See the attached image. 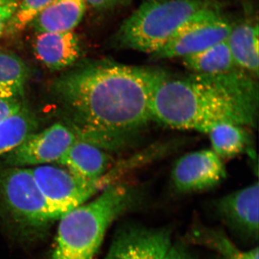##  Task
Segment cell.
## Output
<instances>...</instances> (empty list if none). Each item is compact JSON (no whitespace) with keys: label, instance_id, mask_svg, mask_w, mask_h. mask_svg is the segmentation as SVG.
<instances>
[{"label":"cell","instance_id":"1","mask_svg":"<svg viewBox=\"0 0 259 259\" xmlns=\"http://www.w3.org/2000/svg\"><path fill=\"white\" fill-rule=\"evenodd\" d=\"M153 71L107 59L84 61L53 80L49 93L77 139L117 151L153 121Z\"/></svg>","mask_w":259,"mask_h":259},{"label":"cell","instance_id":"2","mask_svg":"<svg viewBox=\"0 0 259 259\" xmlns=\"http://www.w3.org/2000/svg\"><path fill=\"white\" fill-rule=\"evenodd\" d=\"M255 78L238 67L221 74L187 76L154 69L152 120L171 128L204 134L220 123L255 127L259 103Z\"/></svg>","mask_w":259,"mask_h":259},{"label":"cell","instance_id":"3","mask_svg":"<svg viewBox=\"0 0 259 259\" xmlns=\"http://www.w3.org/2000/svg\"><path fill=\"white\" fill-rule=\"evenodd\" d=\"M133 187L114 183L59 221L49 259H94L107 230L137 199Z\"/></svg>","mask_w":259,"mask_h":259},{"label":"cell","instance_id":"4","mask_svg":"<svg viewBox=\"0 0 259 259\" xmlns=\"http://www.w3.org/2000/svg\"><path fill=\"white\" fill-rule=\"evenodd\" d=\"M224 6L223 0H144L121 24L112 44L151 55L190 20Z\"/></svg>","mask_w":259,"mask_h":259},{"label":"cell","instance_id":"5","mask_svg":"<svg viewBox=\"0 0 259 259\" xmlns=\"http://www.w3.org/2000/svg\"><path fill=\"white\" fill-rule=\"evenodd\" d=\"M66 213L42 194L31 168H0V220L15 233L37 238Z\"/></svg>","mask_w":259,"mask_h":259},{"label":"cell","instance_id":"6","mask_svg":"<svg viewBox=\"0 0 259 259\" xmlns=\"http://www.w3.org/2000/svg\"><path fill=\"white\" fill-rule=\"evenodd\" d=\"M32 175L42 194L66 212L86 203L100 193L121 175L120 166L110 169L97 180H86L76 176L62 166L47 164L32 167Z\"/></svg>","mask_w":259,"mask_h":259},{"label":"cell","instance_id":"7","mask_svg":"<svg viewBox=\"0 0 259 259\" xmlns=\"http://www.w3.org/2000/svg\"><path fill=\"white\" fill-rule=\"evenodd\" d=\"M233 22L223 10L209 12L185 24L164 47L151 54L154 60L184 58L227 40Z\"/></svg>","mask_w":259,"mask_h":259},{"label":"cell","instance_id":"8","mask_svg":"<svg viewBox=\"0 0 259 259\" xmlns=\"http://www.w3.org/2000/svg\"><path fill=\"white\" fill-rule=\"evenodd\" d=\"M77 139L62 122L29 136L14 149L0 156L1 167H35L56 163Z\"/></svg>","mask_w":259,"mask_h":259},{"label":"cell","instance_id":"9","mask_svg":"<svg viewBox=\"0 0 259 259\" xmlns=\"http://www.w3.org/2000/svg\"><path fill=\"white\" fill-rule=\"evenodd\" d=\"M223 160L212 150H199L179 158L171 172L174 187L182 193L214 188L226 178Z\"/></svg>","mask_w":259,"mask_h":259},{"label":"cell","instance_id":"10","mask_svg":"<svg viewBox=\"0 0 259 259\" xmlns=\"http://www.w3.org/2000/svg\"><path fill=\"white\" fill-rule=\"evenodd\" d=\"M171 246L167 229L127 226L117 232L104 259H163Z\"/></svg>","mask_w":259,"mask_h":259},{"label":"cell","instance_id":"11","mask_svg":"<svg viewBox=\"0 0 259 259\" xmlns=\"http://www.w3.org/2000/svg\"><path fill=\"white\" fill-rule=\"evenodd\" d=\"M258 182L224 196L215 202L219 218L230 229L246 239L258 238Z\"/></svg>","mask_w":259,"mask_h":259},{"label":"cell","instance_id":"12","mask_svg":"<svg viewBox=\"0 0 259 259\" xmlns=\"http://www.w3.org/2000/svg\"><path fill=\"white\" fill-rule=\"evenodd\" d=\"M32 49L37 60L52 71L69 69L81 56L79 38L74 30L37 32Z\"/></svg>","mask_w":259,"mask_h":259},{"label":"cell","instance_id":"13","mask_svg":"<svg viewBox=\"0 0 259 259\" xmlns=\"http://www.w3.org/2000/svg\"><path fill=\"white\" fill-rule=\"evenodd\" d=\"M112 161L108 151L76 139L56 164L64 167L76 176L93 180L104 176L110 169Z\"/></svg>","mask_w":259,"mask_h":259},{"label":"cell","instance_id":"14","mask_svg":"<svg viewBox=\"0 0 259 259\" xmlns=\"http://www.w3.org/2000/svg\"><path fill=\"white\" fill-rule=\"evenodd\" d=\"M258 22L245 18L233 22L228 38V47L237 67L258 78L259 64Z\"/></svg>","mask_w":259,"mask_h":259},{"label":"cell","instance_id":"15","mask_svg":"<svg viewBox=\"0 0 259 259\" xmlns=\"http://www.w3.org/2000/svg\"><path fill=\"white\" fill-rule=\"evenodd\" d=\"M86 9L85 0H53L31 25L36 33L74 30Z\"/></svg>","mask_w":259,"mask_h":259},{"label":"cell","instance_id":"16","mask_svg":"<svg viewBox=\"0 0 259 259\" xmlns=\"http://www.w3.org/2000/svg\"><path fill=\"white\" fill-rule=\"evenodd\" d=\"M29 71L18 54L0 49V98H25Z\"/></svg>","mask_w":259,"mask_h":259},{"label":"cell","instance_id":"17","mask_svg":"<svg viewBox=\"0 0 259 259\" xmlns=\"http://www.w3.org/2000/svg\"><path fill=\"white\" fill-rule=\"evenodd\" d=\"M187 69L197 74H216L237 67L227 40L182 58Z\"/></svg>","mask_w":259,"mask_h":259},{"label":"cell","instance_id":"18","mask_svg":"<svg viewBox=\"0 0 259 259\" xmlns=\"http://www.w3.org/2000/svg\"><path fill=\"white\" fill-rule=\"evenodd\" d=\"M244 126L233 123H220L207 134L212 144V151L221 159H230L248 150L250 136Z\"/></svg>","mask_w":259,"mask_h":259},{"label":"cell","instance_id":"19","mask_svg":"<svg viewBox=\"0 0 259 259\" xmlns=\"http://www.w3.org/2000/svg\"><path fill=\"white\" fill-rule=\"evenodd\" d=\"M191 242L212 249L217 259H259L258 248L242 250L223 232L203 226H196L190 232Z\"/></svg>","mask_w":259,"mask_h":259},{"label":"cell","instance_id":"20","mask_svg":"<svg viewBox=\"0 0 259 259\" xmlns=\"http://www.w3.org/2000/svg\"><path fill=\"white\" fill-rule=\"evenodd\" d=\"M53 0H20L14 14L10 19L5 35L14 36L24 31Z\"/></svg>","mask_w":259,"mask_h":259},{"label":"cell","instance_id":"21","mask_svg":"<svg viewBox=\"0 0 259 259\" xmlns=\"http://www.w3.org/2000/svg\"><path fill=\"white\" fill-rule=\"evenodd\" d=\"M26 105L24 98H0V125Z\"/></svg>","mask_w":259,"mask_h":259},{"label":"cell","instance_id":"22","mask_svg":"<svg viewBox=\"0 0 259 259\" xmlns=\"http://www.w3.org/2000/svg\"><path fill=\"white\" fill-rule=\"evenodd\" d=\"M133 0H85L87 8L96 11H106L127 6Z\"/></svg>","mask_w":259,"mask_h":259},{"label":"cell","instance_id":"23","mask_svg":"<svg viewBox=\"0 0 259 259\" xmlns=\"http://www.w3.org/2000/svg\"><path fill=\"white\" fill-rule=\"evenodd\" d=\"M20 0L13 2L10 4L0 8V37L5 35V29L10 19L14 14Z\"/></svg>","mask_w":259,"mask_h":259},{"label":"cell","instance_id":"24","mask_svg":"<svg viewBox=\"0 0 259 259\" xmlns=\"http://www.w3.org/2000/svg\"><path fill=\"white\" fill-rule=\"evenodd\" d=\"M163 259H193L184 248L171 246Z\"/></svg>","mask_w":259,"mask_h":259},{"label":"cell","instance_id":"25","mask_svg":"<svg viewBox=\"0 0 259 259\" xmlns=\"http://www.w3.org/2000/svg\"><path fill=\"white\" fill-rule=\"evenodd\" d=\"M14 1H16V0H0V8L10 4V3H13Z\"/></svg>","mask_w":259,"mask_h":259}]
</instances>
